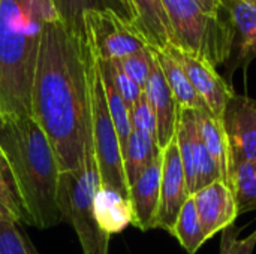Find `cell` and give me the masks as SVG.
Instances as JSON below:
<instances>
[{
	"label": "cell",
	"mask_w": 256,
	"mask_h": 254,
	"mask_svg": "<svg viewBox=\"0 0 256 254\" xmlns=\"http://www.w3.org/2000/svg\"><path fill=\"white\" fill-rule=\"evenodd\" d=\"M51 0H0V108L6 118L32 115V87Z\"/></svg>",
	"instance_id": "cell-3"
},
{
	"label": "cell",
	"mask_w": 256,
	"mask_h": 254,
	"mask_svg": "<svg viewBox=\"0 0 256 254\" xmlns=\"http://www.w3.org/2000/svg\"><path fill=\"white\" fill-rule=\"evenodd\" d=\"M84 22L93 49L100 60H120L150 48L135 28L111 10H87Z\"/></svg>",
	"instance_id": "cell-7"
},
{
	"label": "cell",
	"mask_w": 256,
	"mask_h": 254,
	"mask_svg": "<svg viewBox=\"0 0 256 254\" xmlns=\"http://www.w3.org/2000/svg\"><path fill=\"white\" fill-rule=\"evenodd\" d=\"M196 126L201 141L218 165L222 181L231 187L234 165L222 120L214 117L208 109H201L196 111Z\"/></svg>",
	"instance_id": "cell-17"
},
{
	"label": "cell",
	"mask_w": 256,
	"mask_h": 254,
	"mask_svg": "<svg viewBox=\"0 0 256 254\" xmlns=\"http://www.w3.org/2000/svg\"><path fill=\"white\" fill-rule=\"evenodd\" d=\"M96 54L56 15L42 27L32 87V117L46 135L60 172L76 169L92 136L90 90Z\"/></svg>",
	"instance_id": "cell-1"
},
{
	"label": "cell",
	"mask_w": 256,
	"mask_h": 254,
	"mask_svg": "<svg viewBox=\"0 0 256 254\" xmlns=\"http://www.w3.org/2000/svg\"><path fill=\"white\" fill-rule=\"evenodd\" d=\"M129 114H130L132 130L144 132V133L150 135L152 138H154L158 141V121H156V115H154V111L150 106V103H148V100H147L144 93L140 97V100L132 106Z\"/></svg>",
	"instance_id": "cell-26"
},
{
	"label": "cell",
	"mask_w": 256,
	"mask_h": 254,
	"mask_svg": "<svg viewBox=\"0 0 256 254\" xmlns=\"http://www.w3.org/2000/svg\"><path fill=\"white\" fill-rule=\"evenodd\" d=\"M190 196L176 138L162 150L160 171V204L156 229L171 232L177 216Z\"/></svg>",
	"instance_id": "cell-10"
},
{
	"label": "cell",
	"mask_w": 256,
	"mask_h": 254,
	"mask_svg": "<svg viewBox=\"0 0 256 254\" xmlns=\"http://www.w3.org/2000/svg\"><path fill=\"white\" fill-rule=\"evenodd\" d=\"M192 199L207 241L232 226L238 217L232 189L222 180L196 190Z\"/></svg>",
	"instance_id": "cell-12"
},
{
	"label": "cell",
	"mask_w": 256,
	"mask_h": 254,
	"mask_svg": "<svg viewBox=\"0 0 256 254\" xmlns=\"http://www.w3.org/2000/svg\"><path fill=\"white\" fill-rule=\"evenodd\" d=\"M94 217L98 226L105 234L112 235L123 232L134 220L129 198L100 184L94 198Z\"/></svg>",
	"instance_id": "cell-18"
},
{
	"label": "cell",
	"mask_w": 256,
	"mask_h": 254,
	"mask_svg": "<svg viewBox=\"0 0 256 254\" xmlns=\"http://www.w3.org/2000/svg\"><path fill=\"white\" fill-rule=\"evenodd\" d=\"M144 94L154 111L158 121V145L160 150H164L176 138L180 108L166 84V79L154 54L152 72L144 87Z\"/></svg>",
	"instance_id": "cell-13"
},
{
	"label": "cell",
	"mask_w": 256,
	"mask_h": 254,
	"mask_svg": "<svg viewBox=\"0 0 256 254\" xmlns=\"http://www.w3.org/2000/svg\"><path fill=\"white\" fill-rule=\"evenodd\" d=\"M111 67H112V78H114V82H116V87L120 93V96L123 97L128 109L130 111L132 106L140 100V97L142 96L144 90L136 85L124 72L123 69L120 67V64L116 61V60H111Z\"/></svg>",
	"instance_id": "cell-29"
},
{
	"label": "cell",
	"mask_w": 256,
	"mask_h": 254,
	"mask_svg": "<svg viewBox=\"0 0 256 254\" xmlns=\"http://www.w3.org/2000/svg\"><path fill=\"white\" fill-rule=\"evenodd\" d=\"M174 48L218 67L226 64L232 48V30L224 15L204 9L198 0H162Z\"/></svg>",
	"instance_id": "cell-5"
},
{
	"label": "cell",
	"mask_w": 256,
	"mask_h": 254,
	"mask_svg": "<svg viewBox=\"0 0 256 254\" xmlns=\"http://www.w3.org/2000/svg\"><path fill=\"white\" fill-rule=\"evenodd\" d=\"M162 73L166 79V84L178 105L180 109H208L202 99L195 91L194 85L190 84L188 75L184 73L183 67L178 64V61L166 51H153Z\"/></svg>",
	"instance_id": "cell-19"
},
{
	"label": "cell",
	"mask_w": 256,
	"mask_h": 254,
	"mask_svg": "<svg viewBox=\"0 0 256 254\" xmlns=\"http://www.w3.org/2000/svg\"><path fill=\"white\" fill-rule=\"evenodd\" d=\"M62 22L78 34H87L84 13L87 10H111L136 30V13L130 0H51ZM138 31V30H136Z\"/></svg>",
	"instance_id": "cell-15"
},
{
	"label": "cell",
	"mask_w": 256,
	"mask_h": 254,
	"mask_svg": "<svg viewBox=\"0 0 256 254\" xmlns=\"http://www.w3.org/2000/svg\"><path fill=\"white\" fill-rule=\"evenodd\" d=\"M166 52H170L183 67L190 84L194 85L195 91L202 99L208 111L214 117L222 120L228 102L236 94L230 82L216 70L214 66L208 64L207 61L198 57H194L174 46L168 48Z\"/></svg>",
	"instance_id": "cell-8"
},
{
	"label": "cell",
	"mask_w": 256,
	"mask_h": 254,
	"mask_svg": "<svg viewBox=\"0 0 256 254\" xmlns=\"http://www.w3.org/2000/svg\"><path fill=\"white\" fill-rule=\"evenodd\" d=\"M0 201L2 204L10 211V214L14 216V219L18 222H22V214H21V208L14 190V184H12V178L8 169V165L4 162V157L0 151Z\"/></svg>",
	"instance_id": "cell-28"
},
{
	"label": "cell",
	"mask_w": 256,
	"mask_h": 254,
	"mask_svg": "<svg viewBox=\"0 0 256 254\" xmlns=\"http://www.w3.org/2000/svg\"><path fill=\"white\" fill-rule=\"evenodd\" d=\"M224 13L232 30L228 73L246 69L256 58V0H225Z\"/></svg>",
	"instance_id": "cell-11"
},
{
	"label": "cell",
	"mask_w": 256,
	"mask_h": 254,
	"mask_svg": "<svg viewBox=\"0 0 256 254\" xmlns=\"http://www.w3.org/2000/svg\"><path fill=\"white\" fill-rule=\"evenodd\" d=\"M123 72L142 90L148 81L152 66H153V51L152 48H144L141 51H136L124 58L116 60Z\"/></svg>",
	"instance_id": "cell-24"
},
{
	"label": "cell",
	"mask_w": 256,
	"mask_h": 254,
	"mask_svg": "<svg viewBox=\"0 0 256 254\" xmlns=\"http://www.w3.org/2000/svg\"><path fill=\"white\" fill-rule=\"evenodd\" d=\"M98 58V55H96ZM98 66H99V72H100V78H102V85H104V91H105V97H106V105H108V111L112 120V124L116 127L118 141H120V147H122V154L123 150L126 147V142L132 133V124H130V114L129 109L123 100V97L120 96L114 78H112V67H111V60H100L98 58Z\"/></svg>",
	"instance_id": "cell-21"
},
{
	"label": "cell",
	"mask_w": 256,
	"mask_h": 254,
	"mask_svg": "<svg viewBox=\"0 0 256 254\" xmlns=\"http://www.w3.org/2000/svg\"><path fill=\"white\" fill-rule=\"evenodd\" d=\"M100 187L92 136L86 141L81 165L58 175L57 207L62 220L75 231L82 254H108L111 235L100 231L94 217V198Z\"/></svg>",
	"instance_id": "cell-4"
},
{
	"label": "cell",
	"mask_w": 256,
	"mask_h": 254,
	"mask_svg": "<svg viewBox=\"0 0 256 254\" xmlns=\"http://www.w3.org/2000/svg\"><path fill=\"white\" fill-rule=\"evenodd\" d=\"M0 254H38L18 231L12 217L0 219Z\"/></svg>",
	"instance_id": "cell-25"
},
{
	"label": "cell",
	"mask_w": 256,
	"mask_h": 254,
	"mask_svg": "<svg viewBox=\"0 0 256 254\" xmlns=\"http://www.w3.org/2000/svg\"><path fill=\"white\" fill-rule=\"evenodd\" d=\"M90 121H92L93 148H94V157L99 169L100 184L111 187L120 195L129 198V187L126 183L124 168H123L122 147L108 111L102 78L98 66V58L94 61L93 72H92Z\"/></svg>",
	"instance_id": "cell-6"
},
{
	"label": "cell",
	"mask_w": 256,
	"mask_h": 254,
	"mask_svg": "<svg viewBox=\"0 0 256 254\" xmlns=\"http://www.w3.org/2000/svg\"><path fill=\"white\" fill-rule=\"evenodd\" d=\"M3 123H4V117H3V114H2V108H0V127L3 126Z\"/></svg>",
	"instance_id": "cell-32"
},
{
	"label": "cell",
	"mask_w": 256,
	"mask_h": 254,
	"mask_svg": "<svg viewBox=\"0 0 256 254\" xmlns=\"http://www.w3.org/2000/svg\"><path fill=\"white\" fill-rule=\"evenodd\" d=\"M231 189L238 216L256 211V160L240 163L234 168Z\"/></svg>",
	"instance_id": "cell-23"
},
{
	"label": "cell",
	"mask_w": 256,
	"mask_h": 254,
	"mask_svg": "<svg viewBox=\"0 0 256 254\" xmlns=\"http://www.w3.org/2000/svg\"><path fill=\"white\" fill-rule=\"evenodd\" d=\"M0 151L8 165L22 222L50 229L62 222L57 207L60 168L52 147L32 115L6 118Z\"/></svg>",
	"instance_id": "cell-2"
},
{
	"label": "cell",
	"mask_w": 256,
	"mask_h": 254,
	"mask_svg": "<svg viewBox=\"0 0 256 254\" xmlns=\"http://www.w3.org/2000/svg\"><path fill=\"white\" fill-rule=\"evenodd\" d=\"M136 13V30L153 51L174 46V36L162 0H130Z\"/></svg>",
	"instance_id": "cell-16"
},
{
	"label": "cell",
	"mask_w": 256,
	"mask_h": 254,
	"mask_svg": "<svg viewBox=\"0 0 256 254\" xmlns=\"http://www.w3.org/2000/svg\"><path fill=\"white\" fill-rule=\"evenodd\" d=\"M160 171L162 153L129 187V201L134 213L132 226L142 232L156 229L160 204Z\"/></svg>",
	"instance_id": "cell-14"
},
{
	"label": "cell",
	"mask_w": 256,
	"mask_h": 254,
	"mask_svg": "<svg viewBox=\"0 0 256 254\" xmlns=\"http://www.w3.org/2000/svg\"><path fill=\"white\" fill-rule=\"evenodd\" d=\"M240 229L234 225L222 232L220 253L219 254H254L256 247V229L246 238H238Z\"/></svg>",
	"instance_id": "cell-27"
},
{
	"label": "cell",
	"mask_w": 256,
	"mask_h": 254,
	"mask_svg": "<svg viewBox=\"0 0 256 254\" xmlns=\"http://www.w3.org/2000/svg\"><path fill=\"white\" fill-rule=\"evenodd\" d=\"M206 10L214 15H224V1L225 0H198Z\"/></svg>",
	"instance_id": "cell-30"
},
{
	"label": "cell",
	"mask_w": 256,
	"mask_h": 254,
	"mask_svg": "<svg viewBox=\"0 0 256 254\" xmlns=\"http://www.w3.org/2000/svg\"><path fill=\"white\" fill-rule=\"evenodd\" d=\"M234 168L256 160V100L234 94L222 115Z\"/></svg>",
	"instance_id": "cell-9"
},
{
	"label": "cell",
	"mask_w": 256,
	"mask_h": 254,
	"mask_svg": "<svg viewBox=\"0 0 256 254\" xmlns=\"http://www.w3.org/2000/svg\"><path fill=\"white\" fill-rule=\"evenodd\" d=\"M170 234L180 243V246L186 250V253L189 254H195L206 244L207 238L204 235L192 195L182 207Z\"/></svg>",
	"instance_id": "cell-22"
},
{
	"label": "cell",
	"mask_w": 256,
	"mask_h": 254,
	"mask_svg": "<svg viewBox=\"0 0 256 254\" xmlns=\"http://www.w3.org/2000/svg\"><path fill=\"white\" fill-rule=\"evenodd\" d=\"M160 153L162 150L154 138L144 132L132 130L123 150V168L128 187L141 177V174L160 156Z\"/></svg>",
	"instance_id": "cell-20"
},
{
	"label": "cell",
	"mask_w": 256,
	"mask_h": 254,
	"mask_svg": "<svg viewBox=\"0 0 256 254\" xmlns=\"http://www.w3.org/2000/svg\"><path fill=\"white\" fill-rule=\"evenodd\" d=\"M4 217H12V219H14V216L10 214V211H9V210L2 204V201H0V219H4ZM14 220H15V219H14ZM15 222H16V220H15Z\"/></svg>",
	"instance_id": "cell-31"
}]
</instances>
